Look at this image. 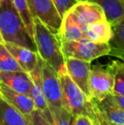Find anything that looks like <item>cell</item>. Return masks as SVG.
<instances>
[{"mask_svg": "<svg viewBox=\"0 0 124 125\" xmlns=\"http://www.w3.org/2000/svg\"><path fill=\"white\" fill-rule=\"evenodd\" d=\"M59 74L62 94V106L71 112L73 117L77 115H86L94 121L98 120L101 125H108L110 122L99 110L97 105L92 101L80 88L73 82L67 72Z\"/></svg>", "mask_w": 124, "mask_h": 125, "instance_id": "obj_1", "label": "cell"}, {"mask_svg": "<svg viewBox=\"0 0 124 125\" xmlns=\"http://www.w3.org/2000/svg\"><path fill=\"white\" fill-rule=\"evenodd\" d=\"M34 43L41 59L51 66L58 73L66 71V61L61 50V41L39 19L33 18Z\"/></svg>", "mask_w": 124, "mask_h": 125, "instance_id": "obj_2", "label": "cell"}, {"mask_svg": "<svg viewBox=\"0 0 124 125\" xmlns=\"http://www.w3.org/2000/svg\"><path fill=\"white\" fill-rule=\"evenodd\" d=\"M0 31L5 43H12L37 51L34 42L29 37L20 15L10 0H4L0 6Z\"/></svg>", "mask_w": 124, "mask_h": 125, "instance_id": "obj_3", "label": "cell"}, {"mask_svg": "<svg viewBox=\"0 0 124 125\" xmlns=\"http://www.w3.org/2000/svg\"><path fill=\"white\" fill-rule=\"evenodd\" d=\"M60 41L65 59L75 58L91 62L94 60L108 55L111 53V45L109 43H97L87 37L77 41Z\"/></svg>", "mask_w": 124, "mask_h": 125, "instance_id": "obj_4", "label": "cell"}, {"mask_svg": "<svg viewBox=\"0 0 124 125\" xmlns=\"http://www.w3.org/2000/svg\"><path fill=\"white\" fill-rule=\"evenodd\" d=\"M114 77L107 66L98 64L91 67L88 78V91L90 100L94 102L102 101L112 94Z\"/></svg>", "mask_w": 124, "mask_h": 125, "instance_id": "obj_5", "label": "cell"}, {"mask_svg": "<svg viewBox=\"0 0 124 125\" xmlns=\"http://www.w3.org/2000/svg\"><path fill=\"white\" fill-rule=\"evenodd\" d=\"M32 18H38L55 35H60L62 24L53 0H27Z\"/></svg>", "mask_w": 124, "mask_h": 125, "instance_id": "obj_6", "label": "cell"}, {"mask_svg": "<svg viewBox=\"0 0 124 125\" xmlns=\"http://www.w3.org/2000/svg\"><path fill=\"white\" fill-rule=\"evenodd\" d=\"M42 84L48 107L62 106L61 86L59 74L43 60L42 65Z\"/></svg>", "mask_w": 124, "mask_h": 125, "instance_id": "obj_7", "label": "cell"}, {"mask_svg": "<svg viewBox=\"0 0 124 125\" xmlns=\"http://www.w3.org/2000/svg\"><path fill=\"white\" fill-rule=\"evenodd\" d=\"M70 12L83 28V31L87 24L101 20H106L102 8L92 1L77 2L70 10Z\"/></svg>", "mask_w": 124, "mask_h": 125, "instance_id": "obj_8", "label": "cell"}, {"mask_svg": "<svg viewBox=\"0 0 124 125\" xmlns=\"http://www.w3.org/2000/svg\"><path fill=\"white\" fill-rule=\"evenodd\" d=\"M66 68L68 75L82 91L90 99L88 91V78L91 70V62L75 58H66Z\"/></svg>", "mask_w": 124, "mask_h": 125, "instance_id": "obj_9", "label": "cell"}, {"mask_svg": "<svg viewBox=\"0 0 124 125\" xmlns=\"http://www.w3.org/2000/svg\"><path fill=\"white\" fill-rule=\"evenodd\" d=\"M42 65H43V60L38 58V62L35 69L30 73L31 78L32 80V89L31 92V97L32 98L35 104V107L38 110L41 111L44 116L50 121H52V116L50 112L49 107L45 99L44 94H43V84H42Z\"/></svg>", "mask_w": 124, "mask_h": 125, "instance_id": "obj_10", "label": "cell"}, {"mask_svg": "<svg viewBox=\"0 0 124 125\" xmlns=\"http://www.w3.org/2000/svg\"><path fill=\"white\" fill-rule=\"evenodd\" d=\"M0 95L10 105L19 110L24 115L30 114L36 107L32 98L12 89L0 82Z\"/></svg>", "mask_w": 124, "mask_h": 125, "instance_id": "obj_11", "label": "cell"}, {"mask_svg": "<svg viewBox=\"0 0 124 125\" xmlns=\"http://www.w3.org/2000/svg\"><path fill=\"white\" fill-rule=\"evenodd\" d=\"M5 46L24 72L30 74L35 69L39 58L37 51L8 42L5 43Z\"/></svg>", "mask_w": 124, "mask_h": 125, "instance_id": "obj_12", "label": "cell"}, {"mask_svg": "<svg viewBox=\"0 0 124 125\" xmlns=\"http://www.w3.org/2000/svg\"><path fill=\"white\" fill-rule=\"evenodd\" d=\"M0 82L17 92L31 96L32 80L26 72H0Z\"/></svg>", "mask_w": 124, "mask_h": 125, "instance_id": "obj_13", "label": "cell"}, {"mask_svg": "<svg viewBox=\"0 0 124 125\" xmlns=\"http://www.w3.org/2000/svg\"><path fill=\"white\" fill-rule=\"evenodd\" d=\"M85 37L97 43H110L113 37L112 26L106 20L87 24L83 28Z\"/></svg>", "mask_w": 124, "mask_h": 125, "instance_id": "obj_14", "label": "cell"}, {"mask_svg": "<svg viewBox=\"0 0 124 125\" xmlns=\"http://www.w3.org/2000/svg\"><path fill=\"white\" fill-rule=\"evenodd\" d=\"M94 103L110 123L124 125V110L116 103L111 94L105 98L102 101Z\"/></svg>", "mask_w": 124, "mask_h": 125, "instance_id": "obj_15", "label": "cell"}, {"mask_svg": "<svg viewBox=\"0 0 124 125\" xmlns=\"http://www.w3.org/2000/svg\"><path fill=\"white\" fill-rule=\"evenodd\" d=\"M102 8L107 21L115 26L124 20V0H90Z\"/></svg>", "mask_w": 124, "mask_h": 125, "instance_id": "obj_16", "label": "cell"}, {"mask_svg": "<svg viewBox=\"0 0 124 125\" xmlns=\"http://www.w3.org/2000/svg\"><path fill=\"white\" fill-rule=\"evenodd\" d=\"M83 28L76 21L70 10L63 16L59 38L65 41H77L84 38Z\"/></svg>", "mask_w": 124, "mask_h": 125, "instance_id": "obj_17", "label": "cell"}, {"mask_svg": "<svg viewBox=\"0 0 124 125\" xmlns=\"http://www.w3.org/2000/svg\"><path fill=\"white\" fill-rule=\"evenodd\" d=\"M0 125H28L26 116L0 95Z\"/></svg>", "mask_w": 124, "mask_h": 125, "instance_id": "obj_18", "label": "cell"}, {"mask_svg": "<svg viewBox=\"0 0 124 125\" xmlns=\"http://www.w3.org/2000/svg\"><path fill=\"white\" fill-rule=\"evenodd\" d=\"M14 8L19 14L29 37L34 42V24L27 0H10Z\"/></svg>", "mask_w": 124, "mask_h": 125, "instance_id": "obj_19", "label": "cell"}, {"mask_svg": "<svg viewBox=\"0 0 124 125\" xmlns=\"http://www.w3.org/2000/svg\"><path fill=\"white\" fill-rule=\"evenodd\" d=\"M113 37L111 39V55L119 57L124 61V20L115 26H112Z\"/></svg>", "mask_w": 124, "mask_h": 125, "instance_id": "obj_20", "label": "cell"}, {"mask_svg": "<svg viewBox=\"0 0 124 125\" xmlns=\"http://www.w3.org/2000/svg\"><path fill=\"white\" fill-rule=\"evenodd\" d=\"M107 66L114 77L112 94L124 95V61H113Z\"/></svg>", "mask_w": 124, "mask_h": 125, "instance_id": "obj_21", "label": "cell"}, {"mask_svg": "<svg viewBox=\"0 0 124 125\" xmlns=\"http://www.w3.org/2000/svg\"><path fill=\"white\" fill-rule=\"evenodd\" d=\"M23 71L5 44H0V72Z\"/></svg>", "mask_w": 124, "mask_h": 125, "instance_id": "obj_22", "label": "cell"}, {"mask_svg": "<svg viewBox=\"0 0 124 125\" xmlns=\"http://www.w3.org/2000/svg\"><path fill=\"white\" fill-rule=\"evenodd\" d=\"M54 125H73V115L63 106L49 107Z\"/></svg>", "mask_w": 124, "mask_h": 125, "instance_id": "obj_23", "label": "cell"}, {"mask_svg": "<svg viewBox=\"0 0 124 125\" xmlns=\"http://www.w3.org/2000/svg\"><path fill=\"white\" fill-rule=\"evenodd\" d=\"M28 125H54L41 111L35 108L28 115H25Z\"/></svg>", "mask_w": 124, "mask_h": 125, "instance_id": "obj_24", "label": "cell"}, {"mask_svg": "<svg viewBox=\"0 0 124 125\" xmlns=\"http://www.w3.org/2000/svg\"><path fill=\"white\" fill-rule=\"evenodd\" d=\"M53 2L61 18L77 3L76 0H53Z\"/></svg>", "mask_w": 124, "mask_h": 125, "instance_id": "obj_25", "label": "cell"}, {"mask_svg": "<svg viewBox=\"0 0 124 125\" xmlns=\"http://www.w3.org/2000/svg\"><path fill=\"white\" fill-rule=\"evenodd\" d=\"M94 120L86 115H77L73 117V125H93Z\"/></svg>", "mask_w": 124, "mask_h": 125, "instance_id": "obj_26", "label": "cell"}, {"mask_svg": "<svg viewBox=\"0 0 124 125\" xmlns=\"http://www.w3.org/2000/svg\"><path fill=\"white\" fill-rule=\"evenodd\" d=\"M113 100L116 101V103L119 105L121 108H123L124 110V95H120V94H111Z\"/></svg>", "mask_w": 124, "mask_h": 125, "instance_id": "obj_27", "label": "cell"}, {"mask_svg": "<svg viewBox=\"0 0 124 125\" xmlns=\"http://www.w3.org/2000/svg\"><path fill=\"white\" fill-rule=\"evenodd\" d=\"M0 44H5V40H4V38H3L1 31H0Z\"/></svg>", "mask_w": 124, "mask_h": 125, "instance_id": "obj_28", "label": "cell"}, {"mask_svg": "<svg viewBox=\"0 0 124 125\" xmlns=\"http://www.w3.org/2000/svg\"><path fill=\"white\" fill-rule=\"evenodd\" d=\"M93 125H101V124H100V123H99L98 120H95V121H94Z\"/></svg>", "mask_w": 124, "mask_h": 125, "instance_id": "obj_29", "label": "cell"}, {"mask_svg": "<svg viewBox=\"0 0 124 125\" xmlns=\"http://www.w3.org/2000/svg\"><path fill=\"white\" fill-rule=\"evenodd\" d=\"M77 2H82V1H90V0H76Z\"/></svg>", "mask_w": 124, "mask_h": 125, "instance_id": "obj_30", "label": "cell"}, {"mask_svg": "<svg viewBox=\"0 0 124 125\" xmlns=\"http://www.w3.org/2000/svg\"><path fill=\"white\" fill-rule=\"evenodd\" d=\"M3 1H4V0H0V6H1V5H2V3H3Z\"/></svg>", "mask_w": 124, "mask_h": 125, "instance_id": "obj_31", "label": "cell"}, {"mask_svg": "<svg viewBox=\"0 0 124 125\" xmlns=\"http://www.w3.org/2000/svg\"><path fill=\"white\" fill-rule=\"evenodd\" d=\"M109 125H118V124H111V123H110Z\"/></svg>", "mask_w": 124, "mask_h": 125, "instance_id": "obj_32", "label": "cell"}]
</instances>
